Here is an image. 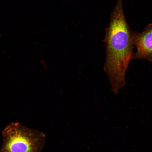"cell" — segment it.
I'll use <instances>...</instances> for the list:
<instances>
[{
	"instance_id": "6da1fadb",
	"label": "cell",
	"mask_w": 152,
	"mask_h": 152,
	"mask_svg": "<svg viewBox=\"0 0 152 152\" xmlns=\"http://www.w3.org/2000/svg\"><path fill=\"white\" fill-rule=\"evenodd\" d=\"M134 35L125 18L123 0H118L111 14L104 39L106 56L104 71L115 94L125 84V74L134 54Z\"/></svg>"
},
{
	"instance_id": "7a4b0ae2",
	"label": "cell",
	"mask_w": 152,
	"mask_h": 152,
	"mask_svg": "<svg viewBox=\"0 0 152 152\" xmlns=\"http://www.w3.org/2000/svg\"><path fill=\"white\" fill-rule=\"evenodd\" d=\"M2 136L0 152H42L44 147L45 135L20 123L12 122L7 125Z\"/></svg>"
},
{
	"instance_id": "3957f363",
	"label": "cell",
	"mask_w": 152,
	"mask_h": 152,
	"mask_svg": "<svg viewBox=\"0 0 152 152\" xmlns=\"http://www.w3.org/2000/svg\"><path fill=\"white\" fill-rule=\"evenodd\" d=\"M134 45L136 52L132 59H143L152 62V24L148 25L141 33L134 34Z\"/></svg>"
}]
</instances>
